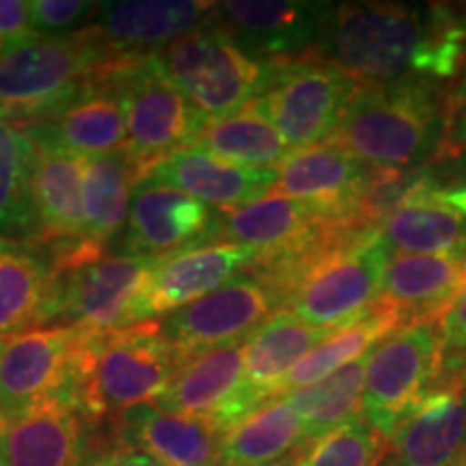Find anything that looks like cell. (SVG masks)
<instances>
[{
	"instance_id": "cell-1",
	"label": "cell",
	"mask_w": 466,
	"mask_h": 466,
	"mask_svg": "<svg viewBox=\"0 0 466 466\" xmlns=\"http://www.w3.org/2000/svg\"><path fill=\"white\" fill-rule=\"evenodd\" d=\"M307 56L329 63L359 85L441 83L464 63V11L450 5H330Z\"/></svg>"
},
{
	"instance_id": "cell-2",
	"label": "cell",
	"mask_w": 466,
	"mask_h": 466,
	"mask_svg": "<svg viewBox=\"0 0 466 466\" xmlns=\"http://www.w3.org/2000/svg\"><path fill=\"white\" fill-rule=\"evenodd\" d=\"M188 363L162 333L160 322L85 333L66 401L85 419H119L162 395Z\"/></svg>"
},
{
	"instance_id": "cell-3",
	"label": "cell",
	"mask_w": 466,
	"mask_h": 466,
	"mask_svg": "<svg viewBox=\"0 0 466 466\" xmlns=\"http://www.w3.org/2000/svg\"><path fill=\"white\" fill-rule=\"evenodd\" d=\"M445 134V97L436 83L404 80L359 85L329 143L371 168L417 171L439 158Z\"/></svg>"
},
{
	"instance_id": "cell-4",
	"label": "cell",
	"mask_w": 466,
	"mask_h": 466,
	"mask_svg": "<svg viewBox=\"0 0 466 466\" xmlns=\"http://www.w3.org/2000/svg\"><path fill=\"white\" fill-rule=\"evenodd\" d=\"M391 258L380 231H367L264 279L279 291L283 309L302 322L337 330L357 322L380 302Z\"/></svg>"
},
{
	"instance_id": "cell-5",
	"label": "cell",
	"mask_w": 466,
	"mask_h": 466,
	"mask_svg": "<svg viewBox=\"0 0 466 466\" xmlns=\"http://www.w3.org/2000/svg\"><path fill=\"white\" fill-rule=\"evenodd\" d=\"M124 61L96 25L66 37H39L0 56V119L31 126L50 119L108 67Z\"/></svg>"
},
{
	"instance_id": "cell-6",
	"label": "cell",
	"mask_w": 466,
	"mask_h": 466,
	"mask_svg": "<svg viewBox=\"0 0 466 466\" xmlns=\"http://www.w3.org/2000/svg\"><path fill=\"white\" fill-rule=\"evenodd\" d=\"M151 58L209 121L229 116L258 100L279 67V63L261 61L242 48L217 17Z\"/></svg>"
},
{
	"instance_id": "cell-7",
	"label": "cell",
	"mask_w": 466,
	"mask_h": 466,
	"mask_svg": "<svg viewBox=\"0 0 466 466\" xmlns=\"http://www.w3.org/2000/svg\"><path fill=\"white\" fill-rule=\"evenodd\" d=\"M55 296L50 322L85 333L132 326V309L158 259L76 244L55 250ZM48 322V324H50Z\"/></svg>"
},
{
	"instance_id": "cell-8",
	"label": "cell",
	"mask_w": 466,
	"mask_h": 466,
	"mask_svg": "<svg viewBox=\"0 0 466 466\" xmlns=\"http://www.w3.org/2000/svg\"><path fill=\"white\" fill-rule=\"evenodd\" d=\"M119 96L127 126V149L143 175L175 154L192 147L208 119L160 72L154 58H124L100 74Z\"/></svg>"
},
{
	"instance_id": "cell-9",
	"label": "cell",
	"mask_w": 466,
	"mask_h": 466,
	"mask_svg": "<svg viewBox=\"0 0 466 466\" xmlns=\"http://www.w3.org/2000/svg\"><path fill=\"white\" fill-rule=\"evenodd\" d=\"M357 89V80L337 67L302 56L279 63L275 78L255 104L288 147L299 151L333 138Z\"/></svg>"
},
{
	"instance_id": "cell-10",
	"label": "cell",
	"mask_w": 466,
	"mask_h": 466,
	"mask_svg": "<svg viewBox=\"0 0 466 466\" xmlns=\"http://www.w3.org/2000/svg\"><path fill=\"white\" fill-rule=\"evenodd\" d=\"M442 341L432 319L406 324L378 343L367 363L363 419L391 441L401 419L432 391Z\"/></svg>"
},
{
	"instance_id": "cell-11",
	"label": "cell",
	"mask_w": 466,
	"mask_h": 466,
	"mask_svg": "<svg viewBox=\"0 0 466 466\" xmlns=\"http://www.w3.org/2000/svg\"><path fill=\"white\" fill-rule=\"evenodd\" d=\"M357 233L367 231H350L309 203L270 192L238 212L225 214L220 238L253 248L259 255V266L253 270L270 277Z\"/></svg>"
},
{
	"instance_id": "cell-12",
	"label": "cell",
	"mask_w": 466,
	"mask_h": 466,
	"mask_svg": "<svg viewBox=\"0 0 466 466\" xmlns=\"http://www.w3.org/2000/svg\"><path fill=\"white\" fill-rule=\"evenodd\" d=\"M283 300L255 270L242 272L212 294L158 319L168 343L186 360L248 339Z\"/></svg>"
},
{
	"instance_id": "cell-13",
	"label": "cell",
	"mask_w": 466,
	"mask_h": 466,
	"mask_svg": "<svg viewBox=\"0 0 466 466\" xmlns=\"http://www.w3.org/2000/svg\"><path fill=\"white\" fill-rule=\"evenodd\" d=\"M225 214L156 175L137 182L124 229L126 255L162 259L218 242Z\"/></svg>"
},
{
	"instance_id": "cell-14",
	"label": "cell",
	"mask_w": 466,
	"mask_h": 466,
	"mask_svg": "<svg viewBox=\"0 0 466 466\" xmlns=\"http://www.w3.org/2000/svg\"><path fill=\"white\" fill-rule=\"evenodd\" d=\"M83 330L39 326L5 339L0 354V423L50 400H66Z\"/></svg>"
},
{
	"instance_id": "cell-15",
	"label": "cell",
	"mask_w": 466,
	"mask_h": 466,
	"mask_svg": "<svg viewBox=\"0 0 466 466\" xmlns=\"http://www.w3.org/2000/svg\"><path fill=\"white\" fill-rule=\"evenodd\" d=\"M259 266L253 248L214 242L158 259L132 309V324L158 322Z\"/></svg>"
},
{
	"instance_id": "cell-16",
	"label": "cell",
	"mask_w": 466,
	"mask_h": 466,
	"mask_svg": "<svg viewBox=\"0 0 466 466\" xmlns=\"http://www.w3.org/2000/svg\"><path fill=\"white\" fill-rule=\"evenodd\" d=\"M374 168L333 143L291 151L279 167L272 192L309 203L350 231L367 229L360 217L363 197Z\"/></svg>"
},
{
	"instance_id": "cell-17",
	"label": "cell",
	"mask_w": 466,
	"mask_h": 466,
	"mask_svg": "<svg viewBox=\"0 0 466 466\" xmlns=\"http://www.w3.org/2000/svg\"><path fill=\"white\" fill-rule=\"evenodd\" d=\"M391 253L441 255L466 247V182H450L419 168L406 199L384 220Z\"/></svg>"
},
{
	"instance_id": "cell-18",
	"label": "cell",
	"mask_w": 466,
	"mask_h": 466,
	"mask_svg": "<svg viewBox=\"0 0 466 466\" xmlns=\"http://www.w3.org/2000/svg\"><path fill=\"white\" fill-rule=\"evenodd\" d=\"M329 3L302 0H229L217 5V22L250 55L288 63L313 50Z\"/></svg>"
},
{
	"instance_id": "cell-19",
	"label": "cell",
	"mask_w": 466,
	"mask_h": 466,
	"mask_svg": "<svg viewBox=\"0 0 466 466\" xmlns=\"http://www.w3.org/2000/svg\"><path fill=\"white\" fill-rule=\"evenodd\" d=\"M154 404L173 415L206 419L223 432L231 430L255 410L244 387V343L190 359Z\"/></svg>"
},
{
	"instance_id": "cell-20",
	"label": "cell",
	"mask_w": 466,
	"mask_h": 466,
	"mask_svg": "<svg viewBox=\"0 0 466 466\" xmlns=\"http://www.w3.org/2000/svg\"><path fill=\"white\" fill-rule=\"evenodd\" d=\"M218 3L208 0H124L100 3L96 22L102 37L124 58L149 56L208 25Z\"/></svg>"
},
{
	"instance_id": "cell-21",
	"label": "cell",
	"mask_w": 466,
	"mask_h": 466,
	"mask_svg": "<svg viewBox=\"0 0 466 466\" xmlns=\"http://www.w3.org/2000/svg\"><path fill=\"white\" fill-rule=\"evenodd\" d=\"M37 145H48L78 158H97L127 149V126L119 96L97 76L66 108L39 124L22 126Z\"/></svg>"
},
{
	"instance_id": "cell-22",
	"label": "cell",
	"mask_w": 466,
	"mask_h": 466,
	"mask_svg": "<svg viewBox=\"0 0 466 466\" xmlns=\"http://www.w3.org/2000/svg\"><path fill=\"white\" fill-rule=\"evenodd\" d=\"M124 447L158 466H223V430L197 417L173 415L156 404L134 406L119 417Z\"/></svg>"
},
{
	"instance_id": "cell-23",
	"label": "cell",
	"mask_w": 466,
	"mask_h": 466,
	"mask_svg": "<svg viewBox=\"0 0 466 466\" xmlns=\"http://www.w3.org/2000/svg\"><path fill=\"white\" fill-rule=\"evenodd\" d=\"M151 175L188 192L220 214H231L264 199L275 188L279 171L229 162L199 147L175 151L151 168Z\"/></svg>"
},
{
	"instance_id": "cell-24",
	"label": "cell",
	"mask_w": 466,
	"mask_h": 466,
	"mask_svg": "<svg viewBox=\"0 0 466 466\" xmlns=\"http://www.w3.org/2000/svg\"><path fill=\"white\" fill-rule=\"evenodd\" d=\"M33 171V206L37 218V242L61 250L85 242V162L48 145H37Z\"/></svg>"
},
{
	"instance_id": "cell-25",
	"label": "cell",
	"mask_w": 466,
	"mask_h": 466,
	"mask_svg": "<svg viewBox=\"0 0 466 466\" xmlns=\"http://www.w3.org/2000/svg\"><path fill=\"white\" fill-rule=\"evenodd\" d=\"M5 466H83L85 417L66 400H50L11 419L0 432Z\"/></svg>"
},
{
	"instance_id": "cell-26",
	"label": "cell",
	"mask_w": 466,
	"mask_h": 466,
	"mask_svg": "<svg viewBox=\"0 0 466 466\" xmlns=\"http://www.w3.org/2000/svg\"><path fill=\"white\" fill-rule=\"evenodd\" d=\"M401 466H464L466 391L434 389L391 436Z\"/></svg>"
},
{
	"instance_id": "cell-27",
	"label": "cell",
	"mask_w": 466,
	"mask_h": 466,
	"mask_svg": "<svg viewBox=\"0 0 466 466\" xmlns=\"http://www.w3.org/2000/svg\"><path fill=\"white\" fill-rule=\"evenodd\" d=\"M55 261L42 244L0 238V337L50 322Z\"/></svg>"
},
{
	"instance_id": "cell-28",
	"label": "cell",
	"mask_w": 466,
	"mask_h": 466,
	"mask_svg": "<svg viewBox=\"0 0 466 466\" xmlns=\"http://www.w3.org/2000/svg\"><path fill=\"white\" fill-rule=\"evenodd\" d=\"M466 288V247L441 255L395 253L384 272L380 302L406 324L432 319Z\"/></svg>"
},
{
	"instance_id": "cell-29",
	"label": "cell",
	"mask_w": 466,
	"mask_h": 466,
	"mask_svg": "<svg viewBox=\"0 0 466 466\" xmlns=\"http://www.w3.org/2000/svg\"><path fill=\"white\" fill-rule=\"evenodd\" d=\"M333 330L302 322L289 309L272 318L244 341V387L253 406L275 398L279 384Z\"/></svg>"
},
{
	"instance_id": "cell-30",
	"label": "cell",
	"mask_w": 466,
	"mask_h": 466,
	"mask_svg": "<svg viewBox=\"0 0 466 466\" xmlns=\"http://www.w3.org/2000/svg\"><path fill=\"white\" fill-rule=\"evenodd\" d=\"M404 326L406 319L398 309L378 302L371 311H367L357 322L333 330L318 348H313L279 384L275 398L300 391V389H307L311 384L324 380V378L333 376L335 371L343 370L354 360L367 357L378 343L398 333Z\"/></svg>"
},
{
	"instance_id": "cell-31",
	"label": "cell",
	"mask_w": 466,
	"mask_h": 466,
	"mask_svg": "<svg viewBox=\"0 0 466 466\" xmlns=\"http://www.w3.org/2000/svg\"><path fill=\"white\" fill-rule=\"evenodd\" d=\"M145 177L130 149L85 162V244L106 250L113 238L124 233L134 186Z\"/></svg>"
},
{
	"instance_id": "cell-32",
	"label": "cell",
	"mask_w": 466,
	"mask_h": 466,
	"mask_svg": "<svg viewBox=\"0 0 466 466\" xmlns=\"http://www.w3.org/2000/svg\"><path fill=\"white\" fill-rule=\"evenodd\" d=\"M305 442V428L288 400L275 398L248 412L223 436V466H272Z\"/></svg>"
},
{
	"instance_id": "cell-33",
	"label": "cell",
	"mask_w": 466,
	"mask_h": 466,
	"mask_svg": "<svg viewBox=\"0 0 466 466\" xmlns=\"http://www.w3.org/2000/svg\"><path fill=\"white\" fill-rule=\"evenodd\" d=\"M192 147L206 149L236 165L275 171L291 154L281 132L255 102L223 119H208Z\"/></svg>"
},
{
	"instance_id": "cell-34",
	"label": "cell",
	"mask_w": 466,
	"mask_h": 466,
	"mask_svg": "<svg viewBox=\"0 0 466 466\" xmlns=\"http://www.w3.org/2000/svg\"><path fill=\"white\" fill-rule=\"evenodd\" d=\"M35 158L37 147L25 127L0 119V238L37 242Z\"/></svg>"
},
{
	"instance_id": "cell-35",
	"label": "cell",
	"mask_w": 466,
	"mask_h": 466,
	"mask_svg": "<svg viewBox=\"0 0 466 466\" xmlns=\"http://www.w3.org/2000/svg\"><path fill=\"white\" fill-rule=\"evenodd\" d=\"M370 354L311 387L283 395V400H288V404L299 412L305 428V442H316L341 425L363 417Z\"/></svg>"
},
{
	"instance_id": "cell-36",
	"label": "cell",
	"mask_w": 466,
	"mask_h": 466,
	"mask_svg": "<svg viewBox=\"0 0 466 466\" xmlns=\"http://www.w3.org/2000/svg\"><path fill=\"white\" fill-rule=\"evenodd\" d=\"M391 451V441L365 421L354 419L324 439L309 442L291 466H380Z\"/></svg>"
},
{
	"instance_id": "cell-37",
	"label": "cell",
	"mask_w": 466,
	"mask_h": 466,
	"mask_svg": "<svg viewBox=\"0 0 466 466\" xmlns=\"http://www.w3.org/2000/svg\"><path fill=\"white\" fill-rule=\"evenodd\" d=\"M442 341L441 374L434 389L466 391V288L432 318Z\"/></svg>"
},
{
	"instance_id": "cell-38",
	"label": "cell",
	"mask_w": 466,
	"mask_h": 466,
	"mask_svg": "<svg viewBox=\"0 0 466 466\" xmlns=\"http://www.w3.org/2000/svg\"><path fill=\"white\" fill-rule=\"evenodd\" d=\"M100 3L85 0H33L28 3L31 22L39 37H66L76 31H83L96 17Z\"/></svg>"
},
{
	"instance_id": "cell-39",
	"label": "cell",
	"mask_w": 466,
	"mask_h": 466,
	"mask_svg": "<svg viewBox=\"0 0 466 466\" xmlns=\"http://www.w3.org/2000/svg\"><path fill=\"white\" fill-rule=\"evenodd\" d=\"M31 9L25 0H0V56L35 42Z\"/></svg>"
},
{
	"instance_id": "cell-40",
	"label": "cell",
	"mask_w": 466,
	"mask_h": 466,
	"mask_svg": "<svg viewBox=\"0 0 466 466\" xmlns=\"http://www.w3.org/2000/svg\"><path fill=\"white\" fill-rule=\"evenodd\" d=\"M466 149V69L462 80L445 97V134L439 151L441 158H453Z\"/></svg>"
},
{
	"instance_id": "cell-41",
	"label": "cell",
	"mask_w": 466,
	"mask_h": 466,
	"mask_svg": "<svg viewBox=\"0 0 466 466\" xmlns=\"http://www.w3.org/2000/svg\"><path fill=\"white\" fill-rule=\"evenodd\" d=\"M86 466H158V464H156L149 456H145V453L124 447V450H116L113 453H108V456L97 458L96 462Z\"/></svg>"
},
{
	"instance_id": "cell-42",
	"label": "cell",
	"mask_w": 466,
	"mask_h": 466,
	"mask_svg": "<svg viewBox=\"0 0 466 466\" xmlns=\"http://www.w3.org/2000/svg\"><path fill=\"white\" fill-rule=\"evenodd\" d=\"M382 466H401L400 460H389V462H384Z\"/></svg>"
},
{
	"instance_id": "cell-43",
	"label": "cell",
	"mask_w": 466,
	"mask_h": 466,
	"mask_svg": "<svg viewBox=\"0 0 466 466\" xmlns=\"http://www.w3.org/2000/svg\"><path fill=\"white\" fill-rule=\"evenodd\" d=\"M0 432H3V423H0ZM0 466H5V458H3V447H0Z\"/></svg>"
},
{
	"instance_id": "cell-44",
	"label": "cell",
	"mask_w": 466,
	"mask_h": 466,
	"mask_svg": "<svg viewBox=\"0 0 466 466\" xmlns=\"http://www.w3.org/2000/svg\"><path fill=\"white\" fill-rule=\"evenodd\" d=\"M5 339H7V337H0V354H3V348H5Z\"/></svg>"
},
{
	"instance_id": "cell-45",
	"label": "cell",
	"mask_w": 466,
	"mask_h": 466,
	"mask_svg": "<svg viewBox=\"0 0 466 466\" xmlns=\"http://www.w3.org/2000/svg\"><path fill=\"white\" fill-rule=\"evenodd\" d=\"M464 466H466V460H464Z\"/></svg>"
}]
</instances>
